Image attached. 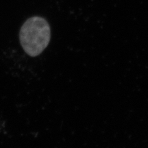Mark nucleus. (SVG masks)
<instances>
[{"mask_svg":"<svg viewBox=\"0 0 148 148\" xmlns=\"http://www.w3.org/2000/svg\"><path fill=\"white\" fill-rule=\"evenodd\" d=\"M50 27L45 18L33 16L22 25L19 39L24 51L32 57L40 55L50 40Z\"/></svg>","mask_w":148,"mask_h":148,"instance_id":"obj_1","label":"nucleus"}]
</instances>
